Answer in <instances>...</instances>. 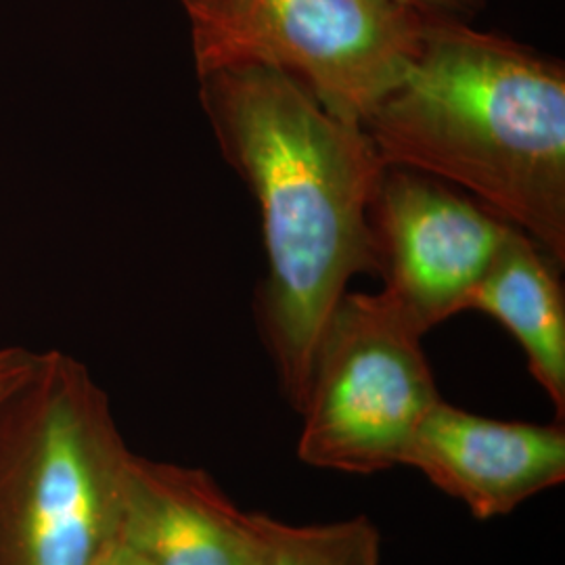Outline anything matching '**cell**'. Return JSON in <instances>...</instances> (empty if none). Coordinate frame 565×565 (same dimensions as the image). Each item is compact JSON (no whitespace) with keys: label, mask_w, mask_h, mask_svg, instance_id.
I'll use <instances>...</instances> for the list:
<instances>
[{"label":"cell","mask_w":565,"mask_h":565,"mask_svg":"<svg viewBox=\"0 0 565 565\" xmlns=\"http://www.w3.org/2000/svg\"><path fill=\"white\" fill-rule=\"evenodd\" d=\"M203 111L263 218L258 298L282 392L302 408L324 329L356 273L380 270L371 203L384 162L359 121L258 60L200 70Z\"/></svg>","instance_id":"obj_1"},{"label":"cell","mask_w":565,"mask_h":565,"mask_svg":"<svg viewBox=\"0 0 565 565\" xmlns=\"http://www.w3.org/2000/svg\"><path fill=\"white\" fill-rule=\"evenodd\" d=\"M384 166L452 182L565 263V70L429 15L403 81L364 118Z\"/></svg>","instance_id":"obj_2"},{"label":"cell","mask_w":565,"mask_h":565,"mask_svg":"<svg viewBox=\"0 0 565 565\" xmlns=\"http://www.w3.org/2000/svg\"><path fill=\"white\" fill-rule=\"evenodd\" d=\"M422 338L385 291L343 296L300 408L303 463L363 476L404 465L427 413L443 401Z\"/></svg>","instance_id":"obj_3"},{"label":"cell","mask_w":565,"mask_h":565,"mask_svg":"<svg viewBox=\"0 0 565 565\" xmlns=\"http://www.w3.org/2000/svg\"><path fill=\"white\" fill-rule=\"evenodd\" d=\"M427 18L406 0H237L223 30L195 46V63L198 72L233 60L277 65L363 124L403 81Z\"/></svg>","instance_id":"obj_4"},{"label":"cell","mask_w":565,"mask_h":565,"mask_svg":"<svg viewBox=\"0 0 565 565\" xmlns=\"http://www.w3.org/2000/svg\"><path fill=\"white\" fill-rule=\"evenodd\" d=\"M53 377L21 513L20 564L99 565L120 541L128 461L88 382L65 364Z\"/></svg>","instance_id":"obj_5"},{"label":"cell","mask_w":565,"mask_h":565,"mask_svg":"<svg viewBox=\"0 0 565 565\" xmlns=\"http://www.w3.org/2000/svg\"><path fill=\"white\" fill-rule=\"evenodd\" d=\"M385 294L422 333L467 310L515 226L422 172L385 166L371 203Z\"/></svg>","instance_id":"obj_6"},{"label":"cell","mask_w":565,"mask_h":565,"mask_svg":"<svg viewBox=\"0 0 565 565\" xmlns=\"http://www.w3.org/2000/svg\"><path fill=\"white\" fill-rule=\"evenodd\" d=\"M478 520L509 515L565 480L562 425L497 422L436 404L404 459Z\"/></svg>","instance_id":"obj_7"},{"label":"cell","mask_w":565,"mask_h":565,"mask_svg":"<svg viewBox=\"0 0 565 565\" xmlns=\"http://www.w3.org/2000/svg\"><path fill=\"white\" fill-rule=\"evenodd\" d=\"M120 541L149 565H260L256 513H245L200 471L128 461Z\"/></svg>","instance_id":"obj_8"},{"label":"cell","mask_w":565,"mask_h":565,"mask_svg":"<svg viewBox=\"0 0 565 565\" xmlns=\"http://www.w3.org/2000/svg\"><path fill=\"white\" fill-rule=\"evenodd\" d=\"M467 310L497 319L525 352L559 419L565 413V298L557 263L513 228L473 289Z\"/></svg>","instance_id":"obj_9"},{"label":"cell","mask_w":565,"mask_h":565,"mask_svg":"<svg viewBox=\"0 0 565 565\" xmlns=\"http://www.w3.org/2000/svg\"><path fill=\"white\" fill-rule=\"evenodd\" d=\"M260 565H382L380 530L359 515L333 524L296 525L256 513Z\"/></svg>","instance_id":"obj_10"},{"label":"cell","mask_w":565,"mask_h":565,"mask_svg":"<svg viewBox=\"0 0 565 565\" xmlns=\"http://www.w3.org/2000/svg\"><path fill=\"white\" fill-rule=\"evenodd\" d=\"M193 30V49L214 39L231 18L237 0H179Z\"/></svg>","instance_id":"obj_11"},{"label":"cell","mask_w":565,"mask_h":565,"mask_svg":"<svg viewBox=\"0 0 565 565\" xmlns=\"http://www.w3.org/2000/svg\"><path fill=\"white\" fill-rule=\"evenodd\" d=\"M41 363L21 352H0V404L7 403L32 382Z\"/></svg>","instance_id":"obj_12"},{"label":"cell","mask_w":565,"mask_h":565,"mask_svg":"<svg viewBox=\"0 0 565 565\" xmlns=\"http://www.w3.org/2000/svg\"><path fill=\"white\" fill-rule=\"evenodd\" d=\"M419 11L440 18L459 20L461 15H473L478 9L484 7V0H406Z\"/></svg>","instance_id":"obj_13"},{"label":"cell","mask_w":565,"mask_h":565,"mask_svg":"<svg viewBox=\"0 0 565 565\" xmlns=\"http://www.w3.org/2000/svg\"><path fill=\"white\" fill-rule=\"evenodd\" d=\"M99 565H149L145 559H142L141 555L135 551V548H130V546L126 545V543H114V546L105 553V557H103Z\"/></svg>","instance_id":"obj_14"}]
</instances>
